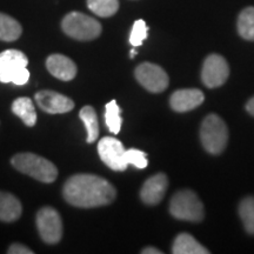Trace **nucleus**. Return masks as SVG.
Listing matches in <instances>:
<instances>
[{
	"mask_svg": "<svg viewBox=\"0 0 254 254\" xmlns=\"http://www.w3.org/2000/svg\"><path fill=\"white\" fill-rule=\"evenodd\" d=\"M105 123L113 134H118L122 128V117H120V107L116 100L110 101L105 107Z\"/></svg>",
	"mask_w": 254,
	"mask_h": 254,
	"instance_id": "obj_22",
	"label": "nucleus"
},
{
	"mask_svg": "<svg viewBox=\"0 0 254 254\" xmlns=\"http://www.w3.org/2000/svg\"><path fill=\"white\" fill-rule=\"evenodd\" d=\"M12 112L28 127H33L37 123V112L33 101L27 97L18 98L12 104Z\"/></svg>",
	"mask_w": 254,
	"mask_h": 254,
	"instance_id": "obj_16",
	"label": "nucleus"
},
{
	"mask_svg": "<svg viewBox=\"0 0 254 254\" xmlns=\"http://www.w3.org/2000/svg\"><path fill=\"white\" fill-rule=\"evenodd\" d=\"M230 75V67L226 59L219 55H211L206 58L201 71V79L205 86L215 88L226 82Z\"/></svg>",
	"mask_w": 254,
	"mask_h": 254,
	"instance_id": "obj_10",
	"label": "nucleus"
},
{
	"mask_svg": "<svg viewBox=\"0 0 254 254\" xmlns=\"http://www.w3.org/2000/svg\"><path fill=\"white\" fill-rule=\"evenodd\" d=\"M125 160L127 165H133V166L142 170L147 166V158H146V153L140 150H135V148H131L125 152Z\"/></svg>",
	"mask_w": 254,
	"mask_h": 254,
	"instance_id": "obj_25",
	"label": "nucleus"
},
{
	"mask_svg": "<svg viewBox=\"0 0 254 254\" xmlns=\"http://www.w3.org/2000/svg\"><path fill=\"white\" fill-rule=\"evenodd\" d=\"M87 7L98 17L109 18L118 12L119 0H87Z\"/></svg>",
	"mask_w": 254,
	"mask_h": 254,
	"instance_id": "obj_21",
	"label": "nucleus"
},
{
	"mask_svg": "<svg viewBox=\"0 0 254 254\" xmlns=\"http://www.w3.org/2000/svg\"><path fill=\"white\" fill-rule=\"evenodd\" d=\"M246 110L249 111L250 114H252V116H254V97L252 98V99H250L249 103H247Z\"/></svg>",
	"mask_w": 254,
	"mask_h": 254,
	"instance_id": "obj_28",
	"label": "nucleus"
},
{
	"mask_svg": "<svg viewBox=\"0 0 254 254\" xmlns=\"http://www.w3.org/2000/svg\"><path fill=\"white\" fill-rule=\"evenodd\" d=\"M64 198L69 205L93 208L109 205L116 199V189L104 178L94 174H75L65 183Z\"/></svg>",
	"mask_w": 254,
	"mask_h": 254,
	"instance_id": "obj_1",
	"label": "nucleus"
},
{
	"mask_svg": "<svg viewBox=\"0 0 254 254\" xmlns=\"http://www.w3.org/2000/svg\"><path fill=\"white\" fill-rule=\"evenodd\" d=\"M125 152L126 150L124 148L122 141L113 136H104L98 144V153L100 159L111 170L117 172H123L128 166L125 160Z\"/></svg>",
	"mask_w": 254,
	"mask_h": 254,
	"instance_id": "obj_9",
	"label": "nucleus"
},
{
	"mask_svg": "<svg viewBox=\"0 0 254 254\" xmlns=\"http://www.w3.org/2000/svg\"><path fill=\"white\" fill-rule=\"evenodd\" d=\"M239 214L245 230L254 234V196H247L240 202Z\"/></svg>",
	"mask_w": 254,
	"mask_h": 254,
	"instance_id": "obj_23",
	"label": "nucleus"
},
{
	"mask_svg": "<svg viewBox=\"0 0 254 254\" xmlns=\"http://www.w3.org/2000/svg\"><path fill=\"white\" fill-rule=\"evenodd\" d=\"M200 139L208 153L214 155L220 154L226 147L228 140L226 124L217 114H209L201 124Z\"/></svg>",
	"mask_w": 254,
	"mask_h": 254,
	"instance_id": "obj_5",
	"label": "nucleus"
},
{
	"mask_svg": "<svg viewBox=\"0 0 254 254\" xmlns=\"http://www.w3.org/2000/svg\"><path fill=\"white\" fill-rule=\"evenodd\" d=\"M38 106L44 112L50 114L67 113L74 109V103L66 95L60 94L55 91H40L36 94Z\"/></svg>",
	"mask_w": 254,
	"mask_h": 254,
	"instance_id": "obj_11",
	"label": "nucleus"
},
{
	"mask_svg": "<svg viewBox=\"0 0 254 254\" xmlns=\"http://www.w3.org/2000/svg\"><path fill=\"white\" fill-rule=\"evenodd\" d=\"M141 253L144 254H161L163 252L161 251H159L158 249H154V247H146L141 251Z\"/></svg>",
	"mask_w": 254,
	"mask_h": 254,
	"instance_id": "obj_27",
	"label": "nucleus"
},
{
	"mask_svg": "<svg viewBox=\"0 0 254 254\" xmlns=\"http://www.w3.org/2000/svg\"><path fill=\"white\" fill-rule=\"evenodd\" d=\"M238 32L244 39L254 41V7H247L238 18Z\"/></svg>",
	"mask_w": 254,
	"mask_h": 254,
	"instance_id": "obj_20",
	"label": "nucleus"
},
{
	"mask_svg": "<svg viewBox=\"0 0 254 254\" xmlns=\"http://www.w3.org/2000/svg\"><path fill=\"white\" fill-rule=\"evenodd\" d=\"M23 213V206L13 194L0 192V220L12 222L18 220Z\"/></svg>",
	"mask_w": 254,
	"mask_h": 254,
	"instance_id": "obj_15",
	"label": "nucleus"
},
{
	"mask_svg": "<svg viewBox=\"0 0 254 254\" xmlns=\"http://www.w3.org/2000/svg\"><path fill=\"white\" fill-rule=\"evenodd\" d=\"M11 163L19 172L27 174L38 182L51 184L58 177V170H57L56 165L40 155L33 153H19L12 158Z\"/></svg>",
	"mask_w": 254,
	"mask_h": 254,
	"instance_id": "obj_2",
	"label": "nucleus"
},
{
	"mask_svg": "<svg viewBox=\"0 0 254 254\" xmlns=\"http://www.w3.org/2000/svg\"><path fill=\"white\" fill-rule=\"evenodd\" d=\"M168 187V179L164 173H158L147 179L140 190V198L145 204L157 205L164 199Z\"/></svg>",
	"mask_w": 254,
	"mask_h": 254,
	"instance_id": "obj_12",
	"label": "nucleus"
},
{
	"mask_svg": "<svg viewBox=\"0 0 254 254\" xmlns=\"http://www.w3.org/2000/svg\"><path fill=\"white\" fill-rule=\"evenodd\" d=\"M28 59L21 51L6 50L0 53V82H13L21 86L30 79Z\"/></svg>",
	"mask_w": 254,
	"mask_h": 254,
	"instance_id": "obj_3",
	"label": "nucleus"
},
{
	"mask_svg": "<svg viewBox=\"0 0 254 254\" xmlns=\"http://www.w3.org/2000/svg\"><path fill=\"white\" fill-rule=\"evenodd\" d=\"M62 28L68 37L79 41L97 39L101 33V25L98 20L81 12H71L62 21Z\"/></svg>",
	"mask_w": 254,
	"mask_h": 254,
	"instance_id": "obj_4",
	"label": "nucleus"
},
{
	"mask_svg": "<svg viewBox=\"0 0 254 254\" xmlns=\"http://www.w3.org/2000/svg\"><path fill=\"white\" fill-rule=\"evenodd\" d=\"M172 252L174 254H208L209 251L206 250L192 236L182 233L174 240Z\"/></svg>",
	"mask_w": 254,
	"mask_h": 254,
	"instance_id": "obj_17",
	"label": "nucleus"
},
{
	"mask_svg": "<svg viewBox=\"0 0 254 254\" xmlns=\"http://www.w3.org/2000/svg\"><path fill=\"white\" fill-rule=\"evenodd\" d=\"M204 93L195 88H185L176 91L171 95V107L177 112H189L204 103Z\"/></svg>",
	"mask_w": 254,
	"mask_h": 254,
	"instance_id": "obj_13",
	"label": "nucleus"
},
{
	"mask_svg": "<svg viewBox=\"0 0 254 254\" xmlns=\"http://www.w3.org/2000/svg\"><path fill=\"white\" fill-rule=\"evenodd\" d=\"M21 33H23L21 25L11 15L0 12V40L11 43L18 40Z\"/></svg>",
	"mask_w": 254,
	"mask_h": 254,
	"instance_id": "obj_18",
	"label": "nucleus"
},
{
	"mask_svg": "<svg viewBox=\"0 0 254 254\" xmlns=\"http://www.w3.org/2000/svg\"><path fill=\"white\" fill-rule=\"evenodd\" d=\"M170 212L178 220L199 222L204 219V205L193 190H182L173 195Z\"/></svg>",
	"mask_w": 254,
	"mask_h": 254,
	"instance_id": "obj_6",
	"label": "nucleus"
},
{
	"mask_svg": "<svg viewBox=\"0 0 254 254\" xmlns=\"http://www.w3.org/2000/svg\"><path fill=\"white\" fill-rule=\"evenodd\" d=\"M79 117H80L81 122L84 123L85 127H86V141L88 144H93L98 139V136H99V123H98L97 113H95L92 106H85L79 112Z\"/></svg>",
	"mask_w": 254,
	"mask_h": 254,
	"instance_id": "obj_19",
	"label": "nucleus"
},
{
	"mask_svg": "<svg viewBox=\"0 0 254 254\" xmlns=\"http://www.w3.org/2000/svg\"><path fill=\"white\" fill-rule=\"evenodd\" d=\"M46 67L53 77L69 81L77 75V65L72 59L63 55H52L46 60Z\"/></svg>",
	"mask_w": 254,
	"mask_h": 254,
	"instance_id": "obj_14",
	"label": "nucleus"
},
{
	"mask_svg": "<svg viewBox=\"0 0 254 254\" xmlns=\"http://www.w3.org/2000/svg\"><path fill=\"white\" fill-rule=\"evenodd\" d=\"M37 227L41 239L46 244H58L63 237V221L58 211L52 207H43L37 214Z\"/></svg>",
	"mask_w": 254,
	"mask_h": 254,
	"instance_id": "obj_7",
	"label": "nucleus"
},
{
	"mask_svg": "<svg viewBox=\"0 0 254 254\" xmlns=\"http://www.w3.org/2000/svg\"><path fill=\"white\" fill-rule=\"evenodd\" d=\"M7 253L9 254H33V251H31L27 246L23 244H13L8 247Z\"/></svg>",
	"mask_w": 254,
	"mask_h": 254,
	"instance_id": "obj_26",
	"label": "nucleus"
},
{
	"mask_svg": "<svg viewBox=\"0 0 254 254\" xmlns=\"http://www.w3.org/2000/svg\"><path fill=\"white\" fill-rule=\"evenodd\" d=\"M148 34V27L147 25L142 19H139L136 20L134 24H133L131 36H129V43H131L132 46H141L144 40L147 38Z\"/></svg>",
	"mask_w": 254,
	"mask_h": 254,
	"instance_id": "obj_24",
	"label": "nucleus"
},
{
	"mask_svg": "<svg viewBox=\"0 0 254 254\" xmlns=\"http://www.w3.org/2000/svg\"><path fill=\"white\" fill-rule=\"evenodd\" d=\"M135 55H136L135 51H134V50H132V51H131V53H129V57H131V58H134Z\"/></svg>",
	"mask_w": 254,
	"mask_h": 254,
	"instance_id": "obj_29",
	"label": "nucleus"
},
{
	"mask_svg": "<svg viewBox=\"0 0 254 254\" xmlns=\"http://www.w3.org/2000/svg\"><path fill=\"white\" fill-rule=\"evenodd\" d=\"M135 78L139 84L152 93H160L168 86V75L159 65L142 63L135 68Z\"/></svg>",
	"mask_w": 254,
	"mask_h": 254,
	"instance_id": "obj_8",
	"label": "nucleus"
}]
</instances>
